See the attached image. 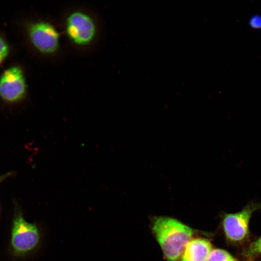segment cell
<instances>
[{
    "instance_id": "6da1fadb",
    "label": "cell",
    "mask_w": 261,
    "mask_h": 261,
    "mask_svg": "<svg viewBox=\"0 0 261 261\" xmlns=\"http://www.w3.org/2000/svg\"><path fill=\"white\" fill-rule=\"evenodd\" d=\"M151 229L167 261L180 260L195 232V230L178 220L166 217L154 219Z\"/></svg>"
},
{
    "instance_id": "7a4b0ae2",
    "label": "cell",
    "mask_w": 261,
    "mask_h": 261,
    "mask_svg": "<svg viewBox=\"0 0 261 261\" xmlns=\"http://www.w3.org/2000/svg\"><path fill=\"white\" fill-rule=\"evenodd\" d=\"M42 232L36 223L28 222L23 212L15 205L12 220L9 252L14 259H24L39 247Z\"/></svg>"
},
{
    "instance_id": "3957f363",
    "label": "cell",
    "mask_w": 261,
    "mask_h": 261,
    "mask_svg": "<svg viewBox=\"0 0 261 261\" xmlns=\"http://www.w3.org/2000/svg\"><path fill=\"white\" fill-rule=\"evenodd\" d=\"M65 29L69 39L79 46H87L95 40L97 26L88 14L77 10L70 13L66 18Z\"/></svg>"
},
{
    "instance_id": "277c9868",
    "label": "cell",
    "mask_w": 261,
    "mask_h": 261,
    "mask_svg": "<svg viewBox=\"0 0 261 261\" xmlns=\"http://www.w3.org/2000/svg\"><path fill=\"white\" fill-rule=\"evenodd\" d=\"M27 30L31 44L38 52L51 55L58 51L59 33L51 23L45 21L34 22L28 25Z\"/></svg>"
},
{
    "instance_id": "5b68a950",
    "label": "cell",
    "mask_w": 261,
    "mask_h": 261,
    "mask_svg": "<svg viewBox=\"0 0 261 261\" xmlns=\"http://www.w3.org/2000/svg\"><path fill=\"white\" fill-rule=\"evenodd\" d=\"M260 209L261 204H251L238 212L225 214L223 217L222 227L226 239L233 243L245 240L249 233V223L252 214Z\"/></svg>"
},
{
    "instance_id": "8992f818",
    "label": "cell",
    "mask_w": 261,
    "mask_h": 261,
    "mask_svg": "<svg viewBox=\"0 0 261 261\" xmlns=\"http://www.w3.org/2000/svg\"><path fill=\"white\" fill-rule=\"evenodd\" d=\"M27 92V83L22 70L12 66L5 70L0 77V98L9 103L21 101Z\"/></svg>"
},
{
    "instance_id": "52a82bcc",
    "label": "cell",
    "mask_w": 261,
    "mask_h": 261,
    "mask_svg": "<svg viewBox=\"0 0 261 261\" xmlns=\"http://www.w3.org/2000/svg\"><path fill=\"white\" fill-rule=\"evenodd\" d=\"M208 240L203 238H192L187 245L180 261H206L212 250Z\"/></svg>"
},
{
    "instance_id": "ba28073f",
    "label": "cell",
    "mask_w": 261,
    "mask_h": 261,
    "mask_svg": "<svg viewBox=\"0 0 261 261\" xmlns=\"http://www.w3.org/2000/svg\"><path fill=\"white\" fill-rule=\"evenodd\" d=\"M206 261H236L227 251L215 248L212 249Z\"/></svg>"
},
{
    "instance_id": "9c48e42d",
    "label": "cell",
    "mask_w": 261,
    "mask_h": 261,
    "mask_svg": "<svg viewBox=\"0 0 261 261\" xmlns=\"http://www.w3.org/2000/svg\"><path fill=\"white\" fill-rule=\"evenodd\" d=\"M244 253L246 256L249 257L261 254V236L251 243Z\"/></svg>"
},
{
    "instance_id": "30bf717a",
    "label": "cell",
    "mask_w": 261,
    "mask_h": 261,
    "mask_svg": "<svg viewBox=\"0 0 261 261\" xmlns=\"http://www.w3.org/2000/svg\"><path fill=\"white\" fill-rule=\"evenodd\" d=\"M9 46L2 37H0V64H1L7 58L9 55Z\"/></svg>"
},
{
    "instance_id": "8fae6325",
    "label": "cell",
    "mask_w": 261,
    "mask_h": 261,
    "mask_svg": "<svg viewBox=\"0 0 261 261\" xmlns=\"http://www.w3.org/2000/svg\"><path fill=\"white\" fill-rule=\"evenodd\" d=\"M14 174V172H9L4 174H0V184L7 178L12 176Z\"/></svg>"
}]
</instances>
